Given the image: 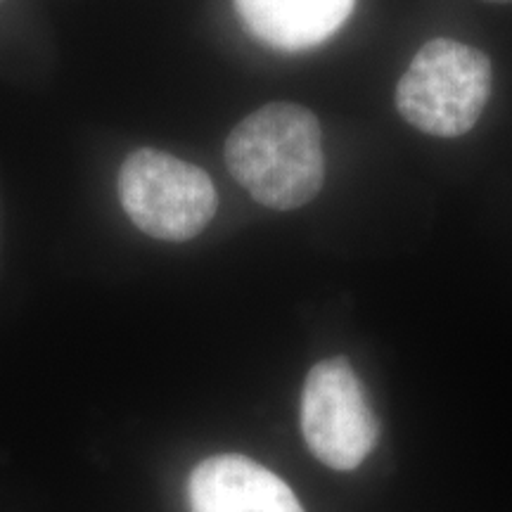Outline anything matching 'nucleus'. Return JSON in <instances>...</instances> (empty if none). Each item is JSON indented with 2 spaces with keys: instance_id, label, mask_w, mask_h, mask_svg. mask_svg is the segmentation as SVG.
Segmentation results:
<instances>
[{
  "instance_id": "1",
  "label": "nucleus",
  "mask_w": 512,
  "mask_h": 512,
  "mask_svg": "<svg viewBox=\"0 0 512 512\" xmlns=\"http://www.w3.org/2000/svg\"><path fill=\"white\" fill-rule=\"evenodd\" d=\"M226 164L259 204L275 211L299 209L323 188V131L302 105H266L233 128Z\"/></svg>"
},
{
  "instance_id": "2",
  "label": "nucleus",
  "mask_w": 512,
  "mask_h": 512,
  "mask_svg": "<svg viewBox=\"0 0 512 512\" xmlns=\"http://www.w3.org/2000/svg\"><path fill=\"white\" fill-rule=\"evenodd\" d=\"M491 95V62L482 50L437 38L415 53L396 88L408 124L439 138H458L482 117Z\"/></svg>"
},
{
  "instance_id": "3",
  "label": "nucleus",
  "mask_w": 512,
  "mask_h": 512,
  "mask_svg": "<svg viewBox=\"0 0 512 512\" xmlns=\"http://www.w3.org/2000/svg\"><path fill=\"white\" fill-rule=\"evenodd\" d=\"M117 188L133 226L166 242L200 235L219 207L207 171L152 147H140L126 157Z\"/></svg>"
},
{
  "instance_id": "4",
  "label": "nucleus",
  "mask_w": 512,
  "mask_h": 512,
  "mask_svg": "<svg viewBox=\"0 0 512 512\" xmlns=\"http://www.w3.org/2000/svg\"><path fill=\"white\" fill-rule=\"evenodd\" d=\"M302 432L313 456L332 470H354L373 451L380 427L347 358H328L309 370Z\"/></svg>"
},
{
  "instance_id": "5",
  "label": "nucleus",
  "mask_w": 512,
  "mask_h": 512,
  "mask_svg": "<svg viewBox=\"0 0 512 512\" xmlns=\"http://www.w3.org/2000/svg\"><path fill=\"white\" fill-rule=\"evenodd\" d=\"M192 512H304L294 491L268 467L245 456H214L192 470Z\"/></svg>"
},
{
  "instance_id": "6",
  "label": "nucleus",
  "mask_w": 512,
  "mask_h": 512,
  "mask_svg": "<svg viewBox=\"0 0 512 512\" xmlns=\"http://www.w3.org/2000/svg\"><path fill=\"white\" fill-rule=\"evenodd\" d=\"M354 5L356 0H235L249 34L287 53L316 48L335 36Z\"/></svg>"
}]
</instances>
